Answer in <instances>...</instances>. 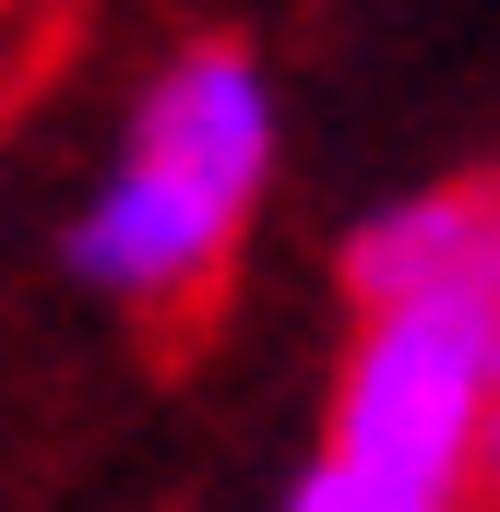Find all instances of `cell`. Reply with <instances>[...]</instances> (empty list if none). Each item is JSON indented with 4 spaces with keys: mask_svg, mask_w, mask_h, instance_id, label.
Instances as JSON below:
<instances>
[{
    "mask_svg": "<svg viewBox=\"0 0 500 512\" xmlns=\"http://www.w3.org/2000/svg\"><path fill=\"white\" fill-rule=\"evenodd\" d=\"M12 24H24V0H0V60H12Z\"/></svg>",
    "mask_w": 500,
    "mask_h": 512,
    "instance_id": "obj_6",
    "label": "cell"
},
{
    "mask_svg": "<svg viewBox=\"0 0 500 512\" xmlns=\"http://www.w3.org/2000/svg\"><path fill=\"white\" fill-rule=\"evenodd\" d=\"M274 167H286V96H274L262 48L179 36L120 108L108 167L84 179L72 227H60L72 286L108 298L120 322H203L274 203Z\"/></svg>",
    "mask_w": 500,
    "mask_h": 512,
    "instance_id": "obj_1",
    "label": "cell"
},
{
    "mask_svg": "<svg viewBox=\"0 0 500 512\" xmlns=\"http://www.w3.org/2000/svg\"><path fill=\"white\" fill-rule=\"evenodd\" d=\"M489 393H500V310H489Z\"/></svg>",
    "mask_w": 500,
    "mask_h": 512,
    "instance_id": "obj_7",
    "label": "cell"
},
{
    "mask_svg": "<svg viewBox=\"0 0 500 512\" xmlns=\"http://www.w3.org/2000/svg\"><path fill=\"white\" fill-rule=\"evenodd\" d=\"M500 501V393H489V417H477V453H465V512Z\"/></svg>",
    "mask_w": 500,
    "mask_h": 512,
    "instance_id": "obj_5",
    "label": "cell"
},
{
    "mask_svg": "<svg viewBox=\"0 0 500 512\" xmlns=\"http://www.w3.org/2000/svg\"><path fill=\"white\" fill-rule=\"evenodd\" d=\"M477 417H489V310H465V298H358L346 358H334V405H322V453L465 489Z\"/></svg>",
    "mask_w": 500,
    "mask_h": 512,
    "instance_id": "obj_2",
    "label": "cell"
},
{
    "mask_svg": "<svg viewBox=\"0 0 500 512\" xmlns=\"http://www.w3.org/2000/svg\"><path fill=\"white\" fill-rule=\"evenodd\" d=\"M477 512H500V501H477Z\"/></svg>",
    "mask_w": 500,
    "mask_h": 512,
    "instance_id": "obj_8",
    "label": "cell"
},
{
    "mask_svg": "<svg viewBox=\"0 0 500 512\" xmlns=\"http://www.w3.org/2000/svg\"><path fill=\"white\" fill-rule=\"evenodd\" d=\"M274 512H465V489H429V477H393V465H358V453H310L298 489Z\"/></svg>",
    "mask_w": 500,
    "mask_h": 512,
    "instance_id": "obj_4",
    "label": "cell"
},
{
    "mask_svg": "<svg viewBox=\"0 0 500 512\" xmlns=\"http://www.w3.org/2000/svg\"><path fill=\"white\" fill-rule=\"evenodd\" d=\"M358 298H465V310H500V167L393 191L381 215H358L346 310Z\"/></svg>",
    "mask_w": 500,
    "mask_h": 512,
    "instance_id": "obj_3",
    "label": "cell"
}]
</instances>
